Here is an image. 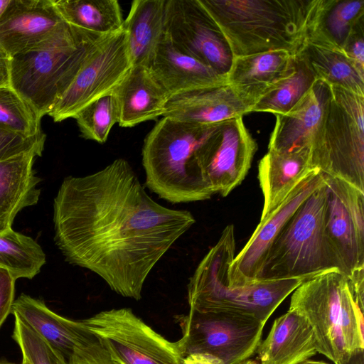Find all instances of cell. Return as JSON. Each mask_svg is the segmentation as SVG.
I'll list each match as a JSON object with an SVG mask.
<instances>
[{
	"instance_id": "6da1fadb",
	"label": "cell",
	"mask_w": 364,
	"mask_h": 364,
	"mask_svg": "<svg viewBox=\"0 0 364 364\" xmlns=\"http://www.w3.org/2000/svg\"><path fill=\"white\" fill-rule=\"evenodd\" d=\"M195 223L190 211L155 201L122 158L65 178L53 201L54 240L65 259L136 301L154 266Z\"/></svg>"
},
{
	"instance_id": "7a4b0ae2",
	"label": "cell",
	"mask_w": 364,
	"mask_h": 364,
	"mask_svg": "<svg viewBox=\"0 0 364 364\" xmlns=\"http://www.w3.org/2000/svg\"><path fill=\"white\" fill-rule=\"evenodd\" d=\"M234 58L304 47L323 0H198Z\"/></svg>"
},
{
	"instance_id": "3957f363",
	"label": "cell",
	"mask_w": 364,
	"mask_h": 364,
	"mask_svg": "<svg viewBox=\"0 0 364 364\" xmlns=\"http://www.w3.org/2000/svg\"><path fill=\"white\" fill-rule=\"evenodd\" d=\"M289 309L306 319L317 352L334 364L363 351L364 269L350 277L331 269L307 279L292 292Z\"/></svg>"
},
{
	"instance_id": "277c9868",
	"label": "cell",
	"mask_w": 364,
	"mask_h": 364,
	"mask_svg": "<svg viewBox=\"0 0 364 364\" xmlns=\"http://www.w3.org/2000/svg\"><path fill=\"white\" fill-rule=\"evenodd\" d=\"M235 228L229 225L189 278V311L235 312L266 323L282 302L306 279L257 280L247 285L230 286L228 269L235 257Z\"/></svg>"
},
{
	"instance_id": "5b68a950",
	"label": "cell",
	"mask_w": 364,
	"mask_h": 364,
	"mask_svg": "<svg viewBox=\"0 0 364 364\" xmlns=\"http://www.w3.org/2000/svg\"><path fill=\"white\" fill-rule=\"evenodd\" d=\"M105 36L66 23L46 40L10 57V86L42 118L52 110Z\"/></svg>"
},
{
	"instance_id": "8992f818",
	"label": "cell",
	"mask_w": 364,
	"mask_h": 364,
	"mask_svg": "<svg viewBox=\"0 0 364 364\" xmlns=\"http://www.w3.org/2000/svg\"><path fill=\"white\" fill-rule=\"evenodd\" d=\"M215 125L202 126L168 117L159 120L147 134L141 151L146 186L171 203L210 199L212 196L194 173L192 161Z\"/></svg>"
},
{
	"instance_id": "52a82bcc",
	"label": "cell",
	"mask_w": 364,
	"mask_h": 364,
	"mask_svg": "<svg viewBox=\"0 0 364 364\" xmlns=\"http://www.w3.org/2000/svg\"><path fill=\"white\" fill-rule=\"evenodd\" d=\"M325 181L296 210L269 248L258 280L309 279L323 272H343L324 230Z\"/></svg>"
},
{
	"instance_id": "ba28073f",
	"label": "cell",
	"mask_w": 364,
	"mask_h": 364,
	"mask_svg": "<svg viewBox=\"0 0 364 364\" xmlns=\"http://www.w3.org/2000/svg\"><path fill=\"white\" fill-rule=\"evenodd\" d=\"M310 162L364 192V96L331 86L311 144Z\"/></svg>"
},
{
	"instance_id": "9c48e42d",
	"label": "cell",
	"mask_w": 364,
	"mask_h": 364,
	"mask_svg": "<svg viewBox=\"0 0 364 364\" xmlns=\"http://www.w3.org/2000/svg\"><path fill=\"white\" fill-rule=\"evenodd\" d=\"M176 320L182 337L178 341L183 356L206 353L223 364H237L252 356L261 341L266 323L229 311H189Z\"/></svg>"
},
{
	"instance_id": "30bf717a",
	"label": "cell",
	"mask_w": 364,
	"mask_h": 364,
	"mask_svg": "<svg viewBox=\"0 0 364 364\" xmlns=\"http://www.w3.org/2000/svg\"><path fill=\"white\" fill-rule=\"evenodd\" d=\"M81 322L117 364H181L183 356L178 341L166 339L131 309L102 311Z\"/></svg>"
},
{
	"instance_id": "8fae6325",
	"label": "cell",
	"mask_w": 364,
	"mask_h": 364,
	"mask_svg": "<svg viewBox=\"0 0 364 364\" xmlns=\"http://www.w3.org/2000/svg\"><path fill=\"white\" fill-rule=\"evenodd\" d=\"M257 149L242 116L224 120L215 125L196 151L194 173L213 195L225 197L245 179Z\"/></svg>"
},
{
	"instance_id": "7c38bea8",
	"label": "cell",
	"mask_w": 364,
	"mask_h": 364,
	"mask_svg": "<svg viewBox=\"0 0 364 364\" xmlns=\"http://www.w3.org/2000/svg\"><path fill=\"white\" fill-rule=\"evenodd\" d=\"M132 67L124 28L103 37L48 115L55 122L74 118L95 100L113 94Z\"/></svg>"
},
{
	"instance_id": "4fadbf2b",
	"label": "cell",
	"mask_w": 364,
	"mask_h": 364,
	"mask_svg": "<svg viewBox=\"0 0 364 364\" xmlns=\"http://www.w3.org/2000/svg\"><path fill=\"white\" fill-rule=\"evenodd\" d=\"M164 36L181 52L226 79L234 56L220 28L198 0H166Z\"/></svg>"
},
{
	"instance_id": "5bb4252c",
	"label": "cell",
	"mask_w": 364,
	"mask_h": 364,
	"mask_svg": "<svg viewBox=\"0 0 364 364\" xmlns=\"http://www.w3.org/2000/svg\"><path fill=\"white\" fill-rule=\"evenodd\" d=\"M11 313L40 334L66 364L115 363L101 341L81 321L57 314L42 300L21 294L14 301Z\"/></svg>"
},
{
	"instance_id": "9a60e30c",
	"label": "cell",
	"mask_w": 364,
	"mask_h": 364,
	"mask_svg": "<svg viewBox=\"0 0 364 364\" xmlns=\"http://www.w3.org/2000/svg\"><path fill=\"white\" fill-rule=\"evenodd\" d=\"M323 176L325 234L343 273L350 277L364 269V192L341 179Z\"/></svg>"
},
{
	"instance_id": "2e32d148",
	"label": "cell",
	"mask_w": 364,
	"mask_h": 364,
	"mask_svg": "<svg viewBox=\"0 0 364 364\" xmlns=\"http://www.w3.org/2000/svg\"><path fill=\"white\" fill-rule=\"evenodd\" d=\"M324 182L315 169L263 220L232 261L228 275L230 286L250 284L258 280L266 254L277 235L299 205Z\"/></svg>"
},
{
	"instance_id": "e0dca14e",
	"label": "cell",
	"mask_w": 364,
	"mask_h": 364,
	"mask_svg": "<svg viewBox=\"0 0 364 364\" xmlns=\"http://www.w3.org/2000/svg\"><path fill=\"white\" fill-rule=\"evenodd\" d=\"M65 23L53 0H11L0 18V48L12 57L46 40Z\"/></svg>"
},
{
	"instance_id": "ac0fdd59",
	"label": "cell",
	"mask_w": 364,
	"mask_h": 364,
	"mask_svg": "<svg viewBox=\"0 0 364 364\" xmlns=\"http://www.w3.org/2000/svg\"><path fill=\"white\" fill-rule=\"evenodd\" d=\"M252 106L227 82L170 97L162 117L182 122L215 125L250 112Z\"/></svg>"
},
{
	"instance_id": "d6986e66",
	"label": "cell",
	"mask_w": 364,
	"mask_h": 364,
	"mask_svg": "<svg viewBox=\"0 0 364 364\" xmlns=\"http://www.w3.org/2000/svg\"><path fill=\"white\" fill-rule=\"evenodd\" d=\"M331 94V86L317 80L287 113L276 115L268 151L293 152L310 149Z\"/></svg>"
},
{
	"instance_id": "ffe728a7",
	"label": "cell",
	"mask_w": 364,
	"mask_h": 364,
	"mask_svg": "<svg viewBox=\"0 0 364 364\" xmlns=\"http://www.w3.org/2000/svg\"><path fill=\"white\" fill-rule=\"evenodd\" d=\"M147 68L168 99L227 82L209 66L181 52L164 35Z\"/></svg>"
},
{
	"instance_id": "44dd1931",
	"label": "cell",
	"mask_w": 364,
	"mask_h": 364,
	"mask_svg": "<svg viewBox=\"0 0 364 364\" xmlns=\"http://www.w3.org/2000/svg\"><path fill=\"white\" fill-rule=\"evenodd\" d=\"M294 71V56L284 50L233 59L227 82L252 107L276 84Z\"/></svg>"
},
{
	"instance_id": "7402d4cb",
	"label": "cell",
	"mask_w": 364,
	"mask_h": 364,
	"mask_svg": "<svg viewBox=\"0 0 364 364\" xmlns=\"http://www.w3.org/2000/svg\"><path fill=\"white\" fill-rule=\"evenodd\" d=\"M255 353L259 364H299L317 352L316 339L306 319L293 310L277 318Z\"/></svg>"
},
{
	"instance_id": "603a6c76",
	"label": "cell",
	"mask_w": 364,
	"mask_h": 364,
	"mask_svg": "<svg viewBox=\"0 0 364 364\" xmlns=\"http://www.w3.org/2000/svg\"><path fill=\"white\" fill-rule=\"evenodd\" d=\"M315 169L310 149L293 152L268 151L258 164V179L264 197L260 220H264Z\"/></svg>"
},
{
	"instance_id": "cb8c5ba5",
	"label": "cell",
	"mask_w": 364,
	"mask_h": 364,
	"mask_svg": "<svg viewBox=\"0 0 364 364\" xmlns=\"http://www.w3.org/2000/svg\"><path fill=\"white\" fill-rule=\"evenodd\" d=\"M119 107L118 124L132 127L163 116L168 97L146 67L133 66L113 92Z\"/></svg>"
},
{
	"instance_id": "d4e9b609",
	"label": "cell",
	"mask_w": 364,
	"mask_h": 364,
	"mask_svg": "<svg viewBox=\"0 0 364 364\" xmlns=\"http://www.w3.org/2000/svg\"><path fill=\"white\" fill-rule=\"evenodd\" d=\"M36 157L28 153L0 161V233L12 229L22 209L38 202L41 179L33 168Z\"/></svg>"
},
{
	"instance_id": "484cf974",
	"label": "cell",
	"mask_w": 364,
	"mask_h": 364,
	"mask_svg": "<svg viewBox=\"0 0 364 364\" xmlns=\"http://www.w3.org/2000/svg\"><path fill=\"white\" fill-rule=\"evenodd\" d=\"M166 0H134L123 28L133 66L148 68L164 35Z\"/></svg>"
},
{
	"instance_id": "4316f807",
	"label": "cell",
	"mask_w": 364,
	"mask_h": 364,
	"mask_svg": "<svg viewBox=\"0 0 364 364\" xmlns=\"http://www.w3.org/2000/svg\"><path fill=\"white\" fill-rule=\"evenodd\" d=\"M363 23L364 0H323L306 43L342 50L352 31Z\"/></svg>"
},
{
	"instance_id": "83f0119b",
	"label": "cell",
	"mask_w": 364,
	"mask_h": 364,
	"mask_svg": "<svg viewBox=\"0 0 364 364\" xmlns=\"http://www.w3.org/2000/svg\"><path fill=\"white\" fill-rule=\"evenodd\" d=\"M317 80L364 96V74L341 49L306 43L299 53Z\"/></svg>"
},
{
	"instance_id": "f1b7e54d",
	"label": "cell",
	"mask_w": 364,
	"mask_h": 364,
	"mask_svg": "<svg viewBox=\"0 0 364 364\" xmlns=\"http://www.w3.org/2000/svg\"><path fill=\"white\" fill-rule=\"evenodd\" d=\"M63 21L77 28L108 36L123 28L124 19L117 0H53Z\"/></svg>"
},
{
	"instance_id": "f546056e",
	"label": "cell",
	"mask_w": 364,
	"mask_h": 364,
	"mask_svg": "<svg viewBox=\"0 0 364 364\" xmlns=\"http://www.w3.org/2000/svg\"><path fill=\"white\" fill-rule=\"evenodd\" d=\"M317 78L299 55L294 56V71L279 81L251 107L252 112H264L275 116L289 112L311 88Z\"/></svg>"
},
{
	"instance_id": "4dcf8cb0",
	"label": "cell",
	"mask_w": 364,
	"mask_h": 364,
	"mask_svg": "<svg viewBox=\"0 0 364 364\" xmlns=\"http://www.w3.org/2000/svg\"><path fill=\"white\" fill-rule=\"evenodd\" d=\"M46 255L32 237L11 229L0 233V267L14 279H32L45 264Z\"/></svg>"
},
{
	"instance_id": "1f68e13d",
	"label": "cell",
	"mask_w": 364,
	"mask_h": 364,
	"mask_svg": "<svg viewBox=\"0 0 364 364\" xmlns=\"http://www.w3.org/2000/svg\"><path fill=\"white\" fill-rule=\"evenodd\" d=\"M41 118L10 85L0 87V130L32 137L42 134Z\"/></svg>"
},
{
	"instance_id": "d6a6232c",
	"label": "cell",
	"mask_w": 364,
	"mask_h": 364,
	"mask_svg": "<svg viewBox=\"0 0 364 364\" xmlns=\"http://www.w3.org/2000/svg\"><path fill=\"white\" fill-rule=\"evenodd\" d=\"M82 137L100 144L107 141L119 121V107L114 94L103 96L84 107L75 117Z\"/></svg>"
},
{
	"instance_id": "836d02e7",
	"label": "cell",
	"mask_w": 364,
	"mask_h": 364,
	"mask_svg": "<svg viewBox=\"0 0 364 364\" xmlns=\"http://www.w3.org/2000/svg\"><path fill=\"white\" fill-rule=\"evenodd\" d=\"M13 338L18 345L23 359L29 364H66L51 346L17 315Z\"/></svg>"
},
{
	"instance_id": "e575fe53",
	"label": "cell",
	"mask_w": 364,
	"mask_h": 364,
	"mask_svg": "<svg viewBox=\"0 0 364 364\" xmlns=\"http://www.w3.org/2000/svg\"><path fill=\"white\" fill-rule=\"evenodd\" d=\"M46 136L44 133L32 137H25L0 130V161L21 154L34 153L42 155Z\"/></svg>"
},
{
	"instance_id": "d590c367",
	"label": "cell",
	"mask_w": 364,
	"mask_h": 364,
	"mask_svg": "<svg viewBox=\"0 0 364 364\" xmlns=\"http://www.w3.org/2000/svg\"><path fill=\"white\" fill-rule=\"evenodd\" d=\"M342 50L364 74V23L352 31L344 43Z\"/></svg>"
},
{
	"instance_id": "8d00e7d4",
	"label": "cell",
	"mask_w": 364,
	"mask_h": 364,
	"mask_svg": "<svg viewBox=\"0 0 364 364\" xmlns=\"http://www.w3.org/2000/svg\"><path fill=\"white\" fill-rule=\"evenodd\" d=\"M16 280L7 269L0 267V328L11 313Z\"/></svg>"
},
{
	"instance_id": "74e56055",
	"label": "cell",
	"mask_w": 364,
	"mask_h": 364,
	"mask_svg": "<svg viewBox=\"0 0 364 364\" xmlns=\"http://www.w3.org/2000/svg\"><path fill=\"white\" fill-rule=\"evenodd\" d=\"M181 364H223L219 359L206 353H191L184 356Z\"/></svg>"
},
{
	"instance_id": "f35d334b",
	"label": "cell",
	"mask_w": 364,
	"mask_h": 364,
	"mask_svg": "<svg viewBox=\"0 0 364 364\" xmlns=\"http://www.w3.org/2000/svg\"><path fill=\"white\" fill-rule=\"evenodd\" d=\"M10 85V57L0 48V87Z\"/></svg>"
},
{
	"instance_id": "ab89813d",
	"label": "cell",
	"mask_w": 364,
	"mask_h": 364,
	"mask_svg": "<svg viewBox=\"0 0 364 364\" xmlns=\"http://www.w3.org/2000/svg\"><path fill=\"white\" fill-rule=\"evenodd\" d=\"M363 351L353 354L349 359L347 364H363L364 360Z\"/></svg>"
},
{
	"instance_id": "60d3db41",
	"label": "cell",
	"mask_w": 364,
	"mask_h": 364,
	"mask_svg": "<svg viewBox=\"0 0 364 364\" xmlns=\"http://www.w3.org/2000/svg\"><path fill=\"white\" fill-rule=\"evenodd\" d=\"M11 0H0V18L4 14Z\"/></svg>"
},
{
	"instance_id": "b9f144b4",
	"label": "cell",
	"mask_w": 364,
	"mask_h": 364,
	"mask_svg": "<svg viewBox=\"0 0 364 364\" xmlns=\"http://www.w3.org/2000/svg\"><path fill=\"white\" fill-rule=\"evenodd\" d=\"M237 364H259V363L257 360H252L250 358H247V359H245L244 360L239 362Z\"/></svg>"
},
{
	"instance_id": "7bdbcfd3",
	"label": "cell",
	"mask_w": 364,
	"mask_h": 364,
	"mask_svg": "<svg viewBox=\"0 0 364 364\" xmlns=\"http://www.w3.org/2000/svg\"><path fill=\"white\" fill-rule=\"evenodd\" d=\"M299 364H328L322 361H315V360H304Z\"/></svg>"
},
{
	"instance_id": "ee69618b",
	"label": "cell",
	"mask_w": 364,
	"mask_h": 364,
	"mask_svg": "<svg viewBox=\"0 0 364 364\" xmlns=\"http://www.w3.org/2000/svg\"><path fill=\"white\" fill-rule=\"evenodd\" d=\"M21 364H29V363L23 359Z\"/></svg>"
},
{
	"instance_id": "f6af8a7d",
	"label": "cell",
	"mask_w": 364,
	"mask_h": 364,
	"mask_svg": "<svg viewBox=\"0 0 364 364\" xmlns=\"http://www.w3.org/2000/svg\"><path fill=\"white\" fill-rule=\"evenodd\" d=\"M0 364H14V363H6V362H0Z\"/></svg>"
},
{
	"instance_id": "bcb514c9",
	"label": "cell",
	"mask_w": 364,
	"mask_h": 364,
	"mask_svg": "<svg viewBox=\"0 0 364 364\" xmlns=\"http://www.w3.org/2000/svg\"><path fill=\"white\" fill-rule=\"evenodd\" d=\"M114 364H116V363H114Z\"/></svg>"
}]
</instances>
